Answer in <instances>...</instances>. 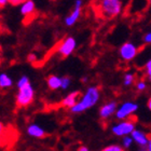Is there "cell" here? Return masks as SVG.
I'll return each instance as SVG.
<instances>
[{
  "mask_svg": "<svg viewBox=\"0 0 151 151\" xmlns=\"http://www.w3.org/2000/svg\"><path fill=\"white\" fill-rule=\"evenodd\" d=\"M93 9L98 17L112 19L122 12L121 0H93Z\"/></svg>",
  "mask_w": 151,
  "mask_h": 151,
  "instance_id": "6da1fadb",
  "label": "cell"
},
{
  "mask_svg": "<svg viewBox=\"0 0 151 151\" xmlns=\"http://www.w3.org/2000/svg\"><path fill=\"white\" fill-rule=\"evenodd\" d=\"M101 97V92L97 86H90L88 90L85 91V93L82 95L78 103L69 109L70 112L73 113H81L84 112L85 110H88L90 108L94 107L95 105L97 104V101H99Z\"/></svg>",
  "mask_w": 151,
  "mask_h": 151,
  "instance_id": "7a4b0ae2",
  "label": "cell"
},
{
  "mask_svg": "<svg viewBox=\"0 0 151 151\" xmlns=\"http://www.w3.org/2000/svg\"><path fill=\"white\" fill-rule=\"evenodd\" d=\"M34 99H35V90L30 82L22 88H19V92L15 97L16 105L19 107H27L34 101Z\"/></svg>",
  "mask_w": 151,
  "mask_h": 151,
  "instance_id": "3957f363",
  "label": "cell"
},
{
  "mask_svg": "<svg viewBox=\"0 0 151 151\" xmlns=\"http://www.w3.org/2000/svg\"><path fill=\"white\" fill-rule=\"evenodd\" d=\"M135 122L136 120H125L123 122L119 123L113 125L112 127V133L116 136H126L131 135L133 133V131L135 129Z\"/></svg>",
  "mask_w": 151,
  "mask_h": 151,
  "instance_id": "277c9868",
  "label": "cell"
},
{
  "mask_svg": "<svg viewBox=\"0 0 151 151\" xmlns=\"http://www.w3.org/2000/svg\"><path fill=\"white\" fill-rule=\"evenodd\" d=\"M77 47V41L73 37L65 38L57 47V53L62 57H68L73 53Z\"/></svg>",
  "mask_w": 151,
  "mask_h": 151,
  "instance_id": "5b68a950",
  "label": "cell"
},
{
  "mask_svg": "<svg viewBox=\"0 0 151 151\" xmlns=\"http://www.w3.org/2000/svg\"><path fill=\"white\" fill-rule=\"evenodd\" d=\"M138 109V105L133 101H125L116 109V119L124 120L126 118H129L133 113H135Z\"/></svg>",
  "mask_w": 151,
  "mask_h": 151,
  "instance_id": "8992f818",
  "label": "cell"
},
{
  "mask_svg": "<svg viewBox=\"0 0 151 151\" xmlns=\"http://www.w3.org/2000/svg\"><path fill=\"white\" fill-rule=\"evenodd\" d=\"M119 53L123 60L129 62V60H134L136 55L138 54V47H136L134 43H132V42H125L124 44L121 45Z\"/></svg>",
  "mask_w": 151,
  "mask_h": 151,
  "instance_id": "52a82bcc",
  "label": "cell"
},
{
  "mask_svg": "<svg viewBox=\"0 0 151 151\" xmlns=\"http://www.w3.org/2000/svg\"><path fill=\"white\" fill-rule=\"evenodd\" d=\"M82 0H76L75 6H73V10L71 11L69 15L65 19V24L66 26H73L76 23L78 22V19H80L82 12Z\"/></svg>",
  "mask_w": 151,
  "mask_h": 151,
  "instance_id": "ba28073f",
  "label": "cell"
},
{
  "mask_svg": "<svg viewBox=\"0 0 151 151\" xmlns=\"http://www.w3.org/2000/svg\"><path fill=\"white\" fill-rule=\"evenodd\" d=\"M26 132H27L28 136L36 139L43 138L47 135V133H45L43 127L39 125V124H37V123H30V124H28L27 129H26Z\"/></svg>",
  "mask_w": 151,
  "mask_h": 151,
  "instance_id": "9c48e42d",
  "label": "cell"
},
{
  "mask_svg": "<svg viewBox=\"0 0 151 151\" xmlns=\"http://www.w3.org/2000/svg\"><path fill=\"white\" fill-rule=\"evenodd\" d=\"M80 92L79 91H75V92H71V93H69V94L67 95V96H65V97L63 98V101H62V106L65 108H68V109H70L71 107H73L77 103H78V101L80 99Z\"/></svg>",
  "mask_w": 151,
  "mask_h": 151,
  "instance_id": "30bf717a",
  "label": "cell"
},
{
  "mask_svg": "<svg viewBox=\"0 0 151 151\" xmlns=\"http://www.w3.org/2000/svg\"><path fill=\"white\" fill-rule=\"evenodd\" d=\"M116 101H110L107 104L103 105L99 109V116L101 119H108L112 116L113 113L116 112Z\"/></svg>",
  "mask_w": 151,
  "mask_h": 151,
  "instance_id": "8fae6325",
  "label": "cell"
},
{
  "mask_svg": "<svg viewBox=\"0 0 151 151\" xmlns=\"http://www.w3.org/2000/svg\"><path fill=\"white\" fill-rule=\"evenodd\" d=\"M131 135L133 137V140L137 142L139 147H147L149 142V135H147L145 132L138 131V129H134Z\"/></svg>",
  "mask_w": 151,
  "mask_h": 151,
  "instance_id": "7c38bea8",
  "label": "cell"
},
{
  "mask_svg": "<svg viewBox=\"0 0 151 151\" xmlns=\"http://www.w3.org/2000/svg\"><path fill=\"white\" fill-rule=\"evenodd\" d=\"M36 6L35 2L32 0H26L25 2H23L21 4V14H22L24 17H28V16L32 15L35 13Z\"/></svg>",
  "mask_w": 151,
  "mask_h": 151,
  "instance_id": "4fadbf2b",
  "label": "cell"
},
{
  "mask_svg": "<svg viewBox=\"0 0 151 151\" xmlns=\"http://www.w3.org/2000/svg\"><path fill=\"white\" fill-rule=\"evenodd\" d=\"M47 83L50 90H53V91L58 90L62 86V77H58L56 75L49 76L47 79Z\"/></svg>",
  "mask_w": 151,
  "mask_h": 151,
  "instance_id": "5bb4252c",
  "label": "cell"
},
{
  "mask_svg": "<svg viewBox=\"0 0 151 151\" xmlns=\"http://www.w3.org/2000/svg\"><path fill=\"white\" fill-rule=\"evenodd\" d=\"M13 85V80L9 75L2 73H0V88L1 90H6L10 88Z\"/></svg>",
  "mask_w": 151,
  "mask_h": 151,
  "instance_id": "9a60e30c",
  "label": "cell"
},
{
  "mask_svg": "<svg viewBox=\"0 0 151 151\" xmlns=\"http://www.w3.org/2000/svg\"><path fill=\"white\" fill-rule=\"evenodd\" d=\"M135 81V76L133 75L131 73H127L125 76H124V79H123V83L125 86H129V85H132Z\"/></svg>",
  "mask_w": 151,
  "mask_h": 151,
  "instance_id": "2e32d148",
  "label": "cell"
},
{
  "mask_svg": "<svg viewBox=\"0 0 151 151\" xmlns=\"http://www.w3.org/2000/svg\"><path fill=\"white\" fill-rule=\"evenodd\" d=\"M29 82L30 81H29V78L27 76H22V77L17 80V83H16V84H17V88H22V86H24V85H26V84H28Z\"/></svg>",
  "mask_w": 151,
  "mask_h": 151,
  "instance_id": "e0dca14e",
  "label": "cell"
},
{
  "mask_svg": "<svg viewBox=\"0 0 151 151\" xmlns=\"http://www.w3.org/2000/svg\"><path fill=\"white\" fill-rule=\"evenodd\" d=\"M70 83H71V80H70L69 77H62V86H60V88L67 90L70 86Z\"/></svg>",
  "mask_w": 151,
  "mask_h": 151,
  "instance_id": "ac0fdd59",
  "label": "cell"
},
{
  "mask_svg": "<svg viewBox=\"0 0 151 151\" xmlns=\"http://www.w3.org/2000/svg\"><path fill=\"white\" fill-rule=\"evenodd\" d=\"M101 151H124V148L119 145H110L105 147Z\"/></svg>",
  "mask_w": 151,
  "mask_h": 151,
  "instance_id": "d6986e66",
  "label": "cell"
},
{
  "mask_svg": "<svg viewBox=\"0 0 151 151\" xmlns=\"http://www.w3.org/2000/svg\"><path fill=\"white\" fill-rule=\"evenodd\" d=\"M133 142V137H131V136H124L123 137V140H122V145L124 148H129L131 147V145H132Z\"/></svg>",
  "mask_w": 151,
  "mask_h": 151,
  "instance_id": "ffe728a7",
  "label": "cell"
},
{
  "mask_svg": "<svg viewBox=\"0 0 151 151\" xmlns=\"http://www.w3.org/2000/svg\"><path fill=\"white\" fill-rule=\"evenodd\" d=\"M4 136H6V126H4V124L0 121V142L4 138Z\"/></svg>",
  "mask_w": 151,
  "mask_h": 151,
  "instance_id": "44dd1931",
  "label": "cell"
},
{
  "mask_svg": "<svg viewBox=\"0 0 151 151\" xmlns=\"http://www.w3.org/2000/svg\"><path fill=\"white\" fill-rule=\"evenodd\" d=\"M136 88L138 90V91H145L146 88H147V83L145 81H139L137 84H136Z\"/></svg>",
  "mask_w": 151,
  "mask_h": 151,
  "instance_id": "7402d4cb",
  "label": "cell"
},
{
  "mask_svg": "<svg viewBox=\"0 0 151 151\" xmlns=\"http://www.w3.org/2000/svg\"><path fill=\"white\" fill-rule=\"evenodd\" d=\"M144 42L147 44H151V32H147V34L144 36Z\"/></svg>",
  "mask_w": 151,
  "mask_h": 151,
  "instance_id": "603a6c76",
  "label": "cell"
},
{
  "mask_svg": "<svg viewBox=\"0 0 151 151\" xmlns=\"http://www.w3.org/2000/svg\"><path fill=\"white\" fill-rule=\"evenodd\" d=\"M26 0H10V3L12 6H21L23 2H25Z\"/></svg>",
  "mask_w": 151,
  "mask_h": 151,
  "instance_id": "cb8c5ba5",
  "label": "cell"
},
{
  "mask_svg": "<svg viewBox=\"0 0 151 151\" xmlns=\"http://www.w3.org/2000/svg\"><path fill=\"white\" fill-rule=\"evenodd\" d=\"M36 60H37V57H36L35 54H29L28 56H27V60H28V62H30V63H34V62H36Z\"/></svg>",
  "mask_w": 151,
  "mask_h": 151,
  "instance_id": "d4e9b609",
  "label": "cell"
},
{
  "mask_svg": "<svg viewBox=\"0 0 151 151\" xmlns=\"http://www.w3.org/2000/svg\"><path fill=\"white\" fill-rule=\"evenodd\" d=\"M145 69H146V73H150L151 71V60H149L145 65Z\"/></svg>",
  "mask_w": 151,
  "mask_h": 151,
  "instance_id": "484cf974",
  "label": "cell"
},
{
  "mask_svg": "<svg viewBox=\"0 0 151 151\" xmlns=\"http://www.w3.org/2000/svg\"><path fill=\"white\" fill-rule=\"evenodd\" d=\"M8 3H10V0H0V8L6 6Z\"/></svg>",
  "mask_w": 151,
  "mask_h": 151,
  "instance_id": "4316f807",
  "label": "cell"
},
{
  "mask_svg": "<svg viewBox=\"0 0 151 151\" xmlns=\"http://www.w3.org/2000/svg\"><path fill=\"white\" fill-rule=\"evenodd\" d=\"M77 151H90V149L88 147H85V146H81V147H79Z\"/></svg>",
  "mask_w": 151,
  "mask_h": 151,
  "instance_id": "83f0119b",
  "label": "cell"
},
{
  "mask_svg": "<svg viewBox=\"0 0 151 151\" xmlns=\"http://www.w3.org/2000/svg\"><path fill=\"white\" fill-rule=\"evenodd\" d=\"M147 151H151V135H149V142L147 145Z\"/></svg>",
  "mask_w": 151,
  "mask_h": 151,
  "instance_id": "f1b7e54d",
  "label": "cell"
},
{
  "mask_svg": "<svg viewBox=\"0 0 151 151\" xmlns=\"http://www.w3.org/2000/svg\"><path fill=\"white\" fill-rule=\"evenodd\" d=\"M147 107H148V109L151 111V97L148 99V101H147Z\"/></svg>",
  "mask_w": 151,
  "mask_h": 151,
  "instance_id": "f546056e",
  "label": "cell"
},
{
  "mask_svg": "<svg viewBox=\"0 0 151 151\" xmlns=\"http://www.w3.org/2000/svg\"><path fill=\"white\" fill-rule=\"evenodd\" d=\"M147 73V77H148V79L151 81V71H150V73Z\"/></svg>",
  "mask_w": 151,
  "mask_h": 151,
  "instance_id": "4dcf8cb0",
  "label": "cell"
},
{
  "mask_svg": "<svg viewBox=\"0 0 151 151\" xmlns=\"http://www.w3.org/2000/svg\"><path fill=\"white\" fill-rule=\"evenodd\" d=\"M88 81V78H86V77H83V78H82V82H86Z\"/></svg>",
  "mask_w": 151,
  "mask_h": 151,
  "instance_id": "1f68e13d",
  "label": "cell"
},
{
  "mask_svg": "<svg viewBox=\"0 0 151 151\" xmlns=\"http://www.w3.org/2000/svg\"><path fill=\"white\" fill-rule=\"evenodd\" d=\"M149 1H150V3H151V0H149Z\"/></svg>",
  "mask_w": 151,
  "mask_h": 151,
  "instance_id": "d6a6232c",
  "label": "cell"
}]
</instances>
